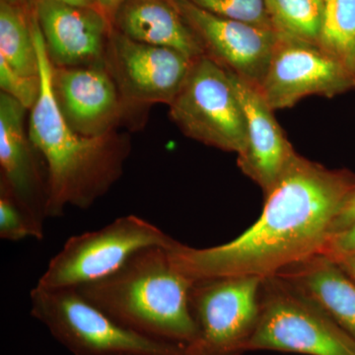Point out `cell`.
Returning a JSON list of instances; mask_svg holds the SVG:
<instances>
[{"label":"cell","instance_id":"obj_1","mask_svg":"<svg viewBox=\"0 0 355 355\" xmlns=\"http://www.w3.org/2000/svg\"><path fill=\"white\" fill-rule=\"evenodd\" d=\"M355 190V174L331 170L295 153L265 195L258 220L216 247L168 248L175 266L193 280L277 275L322 254L338 210Z\"/></svg>","mask_w":355,"mask_h":355},{"label":"cell","instance_id":"obj_2","mask_svg":"<svg viewBox=\"0 0 355 355\" xmlns=\"http://www.w3.org/2000/svg\"><path fill=\"white\" fill-rule=\"evenodd\" d=\"M33 36L38 55L41 92L31 110L29 137L48 170V217H60L69 207H92L118 181L130 144L116 132L88 137L69 127L53 95L51 64L34 10Z\"/></svg>","mask_w":355,"mask_h":355},{"label":"cell","instance_id":"obj_3","mask_svg":"<svg viewBox=\"0 0 355 355\" xmlns=\"http://www.w3.org/2000/svg\"><path fill=\"white\" fill-rule=\"evenodd\" d=\"M193 284L173 263L168 248L151 247L108 277L76 289L130 330L187 345L198 335L190 303Z\"/></svg>","mask_w":355,"mask_h":355},{"label":"cell","instance_id":"obj_4","mask_svg":"<svg viewBox=\"0 0 355 355\" xmlns=\"http://www.w3.org/2000/svg\"><path fill=\"white\" fill-rule=\"evenodd\" d=\"M247 349L355 355V340L293 282L275 275L261 280L260 317Z\"/></svg>","mask_w":355,"mask_h":355},{"label":"cell","instance_id":"obj_5","mask_svg":"<svg viewBox=\"0 0 355 355\" xmlns=\"http://www.w3.org/2000/svg\"><path fill=\"white\" fill-rule=\"evenodd\" d=\"M33 316L78 355H184V347L130 330L76 288H44L30 294Z\"/></svg>","mask_w":355,"mask_h":355},{"label":"cell","instance_id":"obj_6","mask_svg":"<svg viewBox=\"0 0 355 355\" xmlns=\"http://www.w3.org/2000/svg\"><path fill=\"white\" fill-rule=\"evenodd\" d=\"M176 240L137 216L69 238L49 263L37 286L77 288L108 277L146 248H170Z\"/></svg>","mask_w":355,"mask_h":355},{"label":"cell","instance_id":"obj_7","mask_svg":"<svg viewBox=\"0 0 355 355\" xmlns=\"http://www.w3.org/2000/svg\"><path fill=\"white\" fill-rule=\"evenodd\" d=\"M170 116L184 135L207 146L240 153L246 116L227 70L207 55L197 58Z\"/></svg>","mask_w":355,"mask_h":355},{"label":"cell","instance_id":"obj_8","mask_svg":"<svg viewBox=\"0 0 355 355\" xmlns=\"http://www.w3.org/2000/svg\"><path fill=\"white\" fill-rule=\"evenodd\" d=\"M261 277L198 280L191 289L198 335L184 355H235L246 350L260 317Z\"/></svg>","mask_w":355,"mask_h":355},{"label":"cell","instance_id":"obj_9","mask_svg":"<svg viewBox=\"0 0 355 355\" xmlns=\"http://www.w3.org/2000/svg\"><path fill=\"white\" fill-rule=\"evenodd\" d=\"M259 90L277 111L307 96L331 98L355 91V76L319 44L279 36Z\"/></svg>","mask_w":355,"mask_h":355},{"label":"cell","instance_id":"obj_10","mask_svg":"<svg viewBox=\"0 0 355 355\" xmlns=\"http://www.w3.org/2000/svg\"><path fill=\"white\" fill-rule=\"evenodd\" d=\"M196 60L174 49L133 41L113 28L106 67L128 105L170 106Z\"/></svg>","mask_w":355,"mask_h":355},{"label":"cell","instance_id":"obj_11","mask_svg":"<svg viewBox=\"0 0 355 355\" xmlns=\"http://www.w3.org/2000/svg\"><path fill=\"white\" fill-rule=\"evenodd\" d=\"M202 44L205 55L260 87L272 58L277 33L207 12L189 0H173Z\"/></svg>","mask_w":355,"mask_h":355},{"label":"cell","instance_id":"obj_12","mask_svg":"<svg viewBox=\"0 0 355 355\" xmlns=\"http://www.w3.org/2000/svg\"><path fill=\"white\" fill-rule=\"evenodd\" d=\"M32 3L53 67L106 64L113 25L99 8L58 0H32Z\"/></svg>","mask_w":355,"mask_h":355},{"label":"cell","instance_id":"obj_13","mask_svg":"<svg viewBox=\"0 0 355 355\" xmlns=\"http://www.w3.org/2000/svg\"><path fill=\"white\" fill-rule=\"evenodd\" d=\"M53 95L70 128L88 137L116 132L127 103L106 64L51 67Z\"/></svg>","mask_w":355,"mask_h":355},{"label":"cell","instance_id":"obj_14","mask_svg":"<svg viewBox=\"0 0 355 355\" xmlns=\"http://www.w3.org/2000/svg\"><path fill=\"white\" fill-rule=\"evenodd\" d=\"M26 108L10 96L0 95V166L2 186L34 221L44 229L49 197L48 173H43L29 135Z\"/></svg>","mask_w":355,"mask_h":355},{"label":"cell","instance_id":"obj_15","mask_svg":"<svg viewBox=\"0 0 355 355\" xmlns=\"http://www.w3.org/2000/svg\"><path fill=\"white\" fill-rule=\"evenodd\" d=\"M228 73L246 116V142L237 154L238 166L266 195L296 151L259 88L232 72Z\"/></svg>","mask_w":355,"mask_h":355},{"label":"cell","instance_id":"obj_16","mask_svg":"<svg viewBox=\"0 0 355 355\" xmlns=\"http://www.w3.org/2000/svg\"><path fill=\"white\" fill-rule=\"evenodd\" d=\"M113 28L133 41L174 49L193 60L205 55L173 0H125Z\"/></svg>","mask_w":355,"mask_h":355},{"label":"cell","instance_id":"obj_17","mask_svg":"<svg viewBox=\"0 0 355 355\" xmlns=\"http://www.w3.org/2000/svg\"><path fill=\"white\" fill-rule=\"evenodd\" d=\"M277 275L304 291L355 340V279L335 260L316 254Z\"/></svg>","mask_w":355,"mask_h":355},{"label":"cell","instance_id":"obj_18","mask_svg":"<svg viewBox=\"0 0 355 355\" xmlns=\"http://www.w3.org/2000/svg\"><path fill=\"white\" fill-rule=\"evenodd\" d=\"M32 14L27 0H0V58L18 73L39 77Z\"/></svg>","mask_w":355,"mask_h":355},{"label":"cell","instance_id":"obj_19","mask_svg":"<svg viewBox=\"0 0 355 355\" xmlns=\"http://www.w3.org/2000/svg\"><path fill=\"white\" fill-rule=\"evenodd\" d=\"M265 3L277 36L319 44L324 0H265Z\"/></svg>","mask_w":355,"mask_h":355},{"label":"cell","instance_id":"obj_20","mask_svg":"<svg viewBox=\"0 0 355 355\" xmlns=\"http://www.w3.org/2000/svg\"><path fill=\"white\" fill-rule=\"evenodd\" d=\"M319 44L355 76V0L326 4Z\"/></svg>","mask_w":355,"mask_h":355},{"label":"cell","instance_id":"obj_21","mask_svg":"<svg viewBox=\"0 0 355 355\" xmlns=\"http://www.w3.org/2000/svg\"><path fill=\"white\" fill-rule=\"evenodd\" d=\"M44 231L21 207L12 193L0 184V238L13 242L27 238L42 240Z\"/></svg>","mask_w":355,"mask_h":355},{"label":"cell","instance_id":"obj_22","mask_svg":"<svg viewBox=\"0 0 355 355\" xmlns=\"http://www.w3.org/2000/svg\"><path fill=\"white\" fill-rule=\"evenodd\" d=\"M203 10L228 18L273 30L265 0H189ZM275 31V30H273Z\"/></svg>","mask_w":355,"mask_h":355},{"label":"cell","instance_id":"obj_23","mask_svg":"<svg viewBox=\"0 0 355 355\" xmlns=\"http://www.w3.org/2000/svg\"><path fill=\"white\" fill-rule=\"evenodd\" d=\"M0 86L2 92L19 102L24 108L32 110L41 92V76H22L0 58Z\"/></svg>","mask_w":355,"mask_h":355},{"label":"cell","instance_id":"obj_24","mask_svg":"<svg viewBox=\"0 0 355 355\" xmlns=\"http://www.w3.org/2000/svg\"><path fill=\"white\" fill-rule=\"evenodd\" d=\"M322 254L334 260L355 254V221L349 227L331 235Z\"/></svg>","mask_w":355,"mask_h":355},{"label":"cell","instance_id":"obj_25","mask_svg":"<svg viewBox=\"0 0 355 355\" xmlns=\"http://www.w3.org/2000/svg\"><path fill=\"white\" fill-rule=\"evenodd\" d=\"M355 221V190L347 197L338 210L331 225V235L349 227Z\"/></svg>","mask_w":355,"mask_h":355},{"label":"cell","instance_id":"obj_26","mask_svg":"<svg viewBox=\"0 0 355 355\" xmlns=\"http://www.w3.org/2000/svg\"><path fill=\"white\" fill-rule=\"evenodd\" d=\"M94 1L98 8L106 15L111 24L113 25L114 15L125 0H94Z\"/></svg>","mask_w":355,"mask_h":355},{"label":"cell","instance_id":"obj_27","mask_svg":"<svg viewBox=\"0 0 355 355\" xmlns=\"http://www.w3.org/2000/svg\"><path fill=\"white\" fill-rule=\"evenodd\" d=\"M335 261L338 265L342 266L343 270H345L350 277H354L355 279V254L343 257V258L338 259V260Z\"/></svg>","mask_w":355,"mask_h":355},{"label":"cell","instance_id":"obj_28","mask_svg":"<svg viewBox=\"0 0 355 355\" xmlns=\"http://www.w3.org/2000/svg\"><path fill=\"white\" fill-rule=\"evenodd\" d=\"M58 1L65 2V3L73 4L77 6L97 7L94 0H58Z\"/></svg>","mask_w":355,"mask_h":355},{"label":"cell","instance_id":"obj_29","mask_svg":"<svg viewBox=\"0 0 355 355\" xmlns=\"http://www.w3.org/2000/svg\"><path fill=\"white\" fill-rule=\"evenodd\" d=\"M335 1V0H324V3L329 4L331 3V2Z\"/></svg>","mask_w":355,"mask_h":355},{"label":"cell","instance_id":"obj_30","mask_svg":"<svg viewBox=\"0 0 355 355\" xmlns=\"http://www.w3.org/2000/svg\"><path fill=\"white\" fill-rule=\"evenodd\" d=\"M120 355H139V354H120Z\"/></svg>","mask_w":355,"mask_h":355}]
</instances>
